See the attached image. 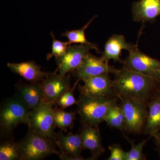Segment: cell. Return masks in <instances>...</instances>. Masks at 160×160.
<instances>
[{
	"instance_id": "44dd1931",
	"label": "cell",
	"mask_w": 160,
	"mask_h": 160,
	"mask_svg": "<svg viewBox=\"0 0 160 160\" xmlns=\"http://www.w3.org/2000/svg\"><path fill=\"white\" fill-rule=\"evenodd\" d=\"M104 121L112 128L124 129L125 116L121 106L116 104L112 106L105 117Z\"/></svg>"
},
{
	"instance_id": "277c9868",
	"label": "cell",
	"mask_w": 160,
	"mask_h": 160,
	"mask_svg": "<svg viewBox=\"0 0 160 160\" xmlns=\"http://www.w3.org/2000/svg\"><path fill=\"white\" fill-rule=\"evenodd\" d=\"M30 110L17 94L9 98L3 103L0 112L1 134L9 136L20 124L28 122Z\"/></svg>"
},
{
	"instance_id": "4fadbf2b",
	"label": "cell",
	"mask_w": 160,
	"mask_h": 160,
	"mask_svg": "<svg viewBox=\"0 0 160 160\" xmlns=\"http://www.w3.org/2000/svg\"><path fill=\"white\" fill-rule=\"evenodd\" d=\"M84 149L91 152L90 160L97 159L105 151L98 125H82L79 133Z\"/></svg>"
},
{
	"instance_id": "cb8c5ba5",
	"label": "cell",
	"mask_w": 160,
	"mask_h": 160,
	"mask_svg": "<svg viewBox=\"0 0 160 160\" xmlns=\"http://www.w3.org/2000/svg\"><path fill=\"white\" fill-rule=\"evenodd\" d=\"M51 34L53 39L52 49L51 53L47 55V60L50 59L53 56L55 57V58L62 56L66 53L68 46L69 45L68 42H61L57 40L52 32H51Z\"/></svg>"
},
{
	"instance_id": "52a82bcc",
	"label": "cell",
	"mask_w": 160,
	"mask_h": 160,
	"mask_svg": "<svg viewBox=\"0 0 160 160\" xmlns=\"http://www.w3.org/2000/svg\"><path fill=\"white\" fill-rule=\"evenodd\" d=\"M119 98L125 116L124 129L130 133H140L145 129L147 122V105L127 98Z\"/></svg>"
},
{
	"instance_id": "603a6c76",
	"label": "cell",
	"mask_w": 160,
	"mask_h": 160,
	"mask_svg": "<svg viewBox=\"0 0 160 160\" xmlns=\"http://www.w3.org/2000/svg\"><path fill=\"white\" fill-rule=\"evenodd\" d=\"M79 80H78L77 82L75 83L73 87L64 92L61 96L59 99L58 100L57 102L55 103L54 105L59 106L60 108L65 109L74 104H77L78 101L75 99L73 92Z\"/></svg>"
},
{
	"instance_id": "83f0119b",
	"label": "cell",
	"mask_w": 160,
	"mask_h": 160,
	"mask_svg": "<svg viewBox=\"0 0 160 160\" xmlns=\"http://www.w3.org/2000/svg\"><path fill=\"white\" fill-rule=\"evenodd\" d=\"M159 145V153L160 158V145Z\"/></svg>"
},
{
	"instance_id": "ac0fdd59",
	"label": "cell",
	"mask_w": 160,
	"mask_h": 160,
	"mask_svg": "<svg viewBox=\"0 0 160 160\" xmlns=\"http://www.w3.org/2000/svg\"><path fill=\"white\" fill-rule=\"evenodd\" d=\"M148 107L149 112L144 130L146 134L154 137L160 132V93L153 97Z\"/></svg>"
},
{
	"instance_id": "d4e9b609",
	"label": "cell",
	"mask_w": 160,
	"mask_h": 160,
	"mask_svg": "<svg viewBox=\"0 0 160 160\" xmlns=\"http://www.w3.org/2000/svg\"><path fill=\"white\" fill-rule=\"evenodd\" d=\"M147 140H143L142 142L135 145L131 142V149L130 151L127 152L126 160H142L145 159V156L143 154V149Z\"/></svg>"
},
{
	"instance_id": "7c38bea8",
	"label": "cell",
	"mask_w": 160,
	"mask_h": 160,
	"mask_svg": "<svg viewBox=\"0 0 160 160\" xmlns=\"http://www.w3.org/2000/svg\"><path fill=\"white\" fill-rule=\"evenodd\" d=\"M119 69L109 65L102 57L99 58L89 52L84 58L82 64L74 71V75L83 81L87 78L102 74L112 73L116 74Z\"/></svg>"
},
{
	"instance_id": "5bb4252c",
	"label": "cell",
	"mask_w": 160,
	"mask_h": 160,
	"mask_svg": "<svg viewBox=\"0 0 160 160\" xmlns=\"http://www.w3.org/2000/svg\"><path fill=\"white\" fill-rule=\"evenodd\" d=\"M135 22L152 23L160 16V0H140L132 5Z\"/></svg>"
},
{
	"instance_id": "d6986e66",
	"label": "cell",
	"mask_w": 160,
	"mask_h": 160,
	"mask_svg": "<svg viewBox=\"0 0 160 160\" xmlns=\"http://www.w3.org/2000/svg\"><path fill=\"white\" fill-rule=\"evenodd\" d=\"M19 143L12 139L3 141L0 145V160H22Z\"/></svg>"
},
{
	"instance_id": "e0dca14e",
	"label": "cell",
	"mask_w": 160,
	"mask_h": 160,
	"mask_svg": "<svg viewBox=\"0 0 160 160\" xmlns=\"http://www.w3.org/2000/svg\"><path fill=\"white\" fill-rule=\"evenodd\" d=\"M7 66L12 72L31 82H42L47 72L41 70V66L33 61L19 63H8Z\"/></svg>"
},
{
	"instance_id": "4316f807",
	"label": "cell",
	"mask_w": 160,
	"mask_h": 160,
	"mask_svg": "<svg viewBox=\"0 0 160 160\" xmlns=\"http://www.w3.org/2000/svg\"><path fill=\"white\" fill-rule=\"evenodd\" d=\"M156 142L158 145H160V132L154 137Z\"/></svg>"
},
{
	"instance_id": "8fae6325",
	"label": "cell",
	"mask_w": 160,
	"mask_h": 160,
	"mask_svg": "<svg viewBox=\"0 0 160 160\" xmlns=\"http://www.w3.org/2000/svg\"><path fill=\"white\" fill-rule=\"evenodd\" d=\"M63 131L60 130L55 135L54 142L59 149L58 156L62 160H84L81 155L84 148L79 133L65 135Z\"/></svg>"
},
{
	"instance_id": "5b68a950",
	"label": "cell",
	"mask_w": 160,
	"mask_h": 160,
	"mask_svg": "<svg viewBox=\"0 0 160 160\" xmlns=\"http://www.w3.org/2000/svg\"><path fill=\"white\" fill-rule=\"evenodd\" d=\"M53 104L42 102L31 109L28 117L27 126L31 129L50 138L54 141Z\"/></svg>"
},
{
	"instance_id": "7402d4cb",
	"label": "cell",
	"mask_w": 160,
	"mask_h": 160,
	"mask_svg": "<svg viewBox=\"0 0 160 160\" xmlns=\"http://www.w3.org/2000/svg\"><path fill=\"white\" fill-rule=\"evenodd\" d=\"M97 17H93L82 29L72 31H67L62 34V36L66 37L68 39L69 45L72 43H79L81 44H89L90 42L86 39L85 36V30L90 25L93 20Z\"/></svg>"
},
{
	"instance_id": "484cf974",
	"label": "cell",
	"mask_w": 160,
	"mask_h": 160,
	"mask_svg": "<svg viewBox=\"0 0 160 160\" xmlns=\"http://www.w3.org/2000/svg\"><path fill=\"white\" fill-rule=\"evenodd\" d=\"M110 156L108 160H126L127 152L124 151L121 146L118 144H115L109 146Z\"/></svg>"
},
{
	"instance_id": "8992f818",
	"label": "cell",
	"mask_w": 160,
	"mask_h": 160,
	"mask_svg": "<svg viewBox=\"0 0 160 160\" xmlns=\"http://www.w3.org/2000/svg\"><path fill=\"white\" fill-rule=\"evenodd\" d=\"M122 63L124 68L147 76L160 83V61L140 51L137 45Z\"/></svg>"
},
{
	"instance_id": "ba28073f",
	"label": "cell",
	"mask_w": 160,
	"mask_h": 160,
	"mask_svg": "<svg viewBox=\"0 0 160 160\" xmlns=\"http://www.w3.org/2000/svg\"><path fill=\"white\" fill-rule=\"evenodd\" d=\"M91 49H95L98 53L100 52L97 45L93 43L68 46L62 56L56 58L59 74L65 76L76 70Z\"/></svg>"
},
{
	"instance_id": "ffe728a7",
	"label": "cell",
	"mask_w": 160,
	"mask_h": 160,
	"mask_svg": "<svg viewBox=\"0 0 160 160\" xmlns=\"http://www.w3.org/2000/svg\"><path fill=\"white\" fill-rule=\"evenodd\" d=\"M54 125L61 130L66 132L68 129L73 127L76 113L72 112H67L62 108L54 109Z\"/></svg>"
},
{
	"instance_id": "7a4b0ae2",
	"label": "cell",
	"mask_w": 160,
	"mask_h": 160,
	"mask_svg": "<svg viewBox=\"0 0 160 160\" xmlns=\"http://www.w3.org/2000/svg\"><path fill=\"white\" fill-rule=\"evenodd\" d=\"M19 143L22 160H42L51 155L60 154L53 140L31 129H29Z\"/></svg>"
},
{
	"instance_id": "3957f363",
	"label": "cell",
	"mask_w": 160,
	"mask_h": 160,
	"mask_svg": "<svg viewBox=\"0 0 160 160\" xmlns=\"http://www.w3.org/2000/svg\"><path fill=\"white\" fill-rule=\"evenodd\" d=\"M116 104V100L112 98H97L81 94L77 105L81 124L98 126L104 122L109 109Z\"/></svg>"
},
{
	"instance_id": "9c48e42d",
	"label": "cell",
	"mask_w": 160,
	"mask_h": 160,
	"mask_svg": "<svg viewBox=\"0 0 160 160\" xmlns=\"http://www.w3.org/2000/svg\"><path fill=\"white\" fill-rule=\"evenodd\" d=\"M109 73H104L83 80L84 85H79L81 94L97 98H110L114 94L113 81Z\"/></svg>"
},
{
	"instance_id": "2e32d148",
	"label": "cell",
	"mask_w": 160,
	"mask_h": 160,
	"mask_svg": "<svg viewBox=\"0 0 160 160\" xmlns=\"http://www.w3.org/2000/svg\"><path fill=\"white\" fill-rule=\"evenodd\" d=\"M136 46L127 42L125 37L122 35H113L106 42L102 57L108 62L110 60L122 62L120 58L122 50L125 49L129 52Z\"/></svg>"
},
{
	"instance_id": "30bf717a",
	"label": "cell",
	"mask_w": 160,
	"mask_h": 160,
	"mask_svg": "<svg viewBox=\"0 0 160 160\" xmlns=\"http://www.w3.org/2000/svg\"><path fill=\"white\" fill-rule=\"evenodd\" d=\"M42 86L44 102L54 105L64 92L71 89L70 75L61 76L56 72H47Z\"/></svg>"
},
{
	"instance_id": "6da1fadb",
	"label": "cell",
	"mask_w": 160,
	"mask_h": 160,
	"mask_svg": "<svg viewBox=\"0 0 160 160\" xmlns=\"http://www.w3.org/2000/svg\"><path fill=\"white\" fill-rule=\"evenodd\" d=\"M115 75L113 89L119 98H126L145 104L159 84L149 77L124 67Z\"/></svg>"
},
{
	"instance_id": "9a60e30c",
	"label": "cell",
	"mask_w": 160,
	"mask_h": 160,
	"mask_svg": "<svg viewBox=\"0 0 160 160\" xmlns=\"http://www.w3.org/2000/svg\"><path fill=\"white\" fill-rule=\"evenodd\" d=\"M15 86L16 94L30 110L44 102L42 83L31 82L26 84L19 82Z\"/></svg>"
}]
</instances>
